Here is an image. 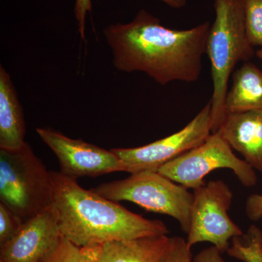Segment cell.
<instances>
[{"label":"cell","instance_id":"cell-1","mask_svg":"<svg viewBox=\"0 0 262 262\" xmlns=\"http://www.w3.org/2000/svg\"><path fill=\"white\" fill-rule=\"evenodd\" d=\"M210 28L208 21L186 30L167 28L141 9L129 23L108 26L103 35L117 70L144 72L165 85L199 80Z\"/></svg>","mask_w":262,"mask_h":262},{"label":"cell","instance_id":"cell-2","mask_svg":"<svg viewBox=\"0 0 262 262\" xmlns=\"http://www.w3.org/2000/svg\"><path fill=\"white\" fill-rule=\"evenodd\" d=\"M51 209L63 237L79 247L101 246L113 241L168 235L167 226L133 213L91 191L77 179L51 171Z\"/></svg>","mask_w":262,"mask_h":262},{"label":"cell","instance_id":"cell-3","mask_svg":"<svg viewBox=\"0 0 262 262\" xmlns=\"http://www.w3.org/2000/svg\"><path fill=\"white\" fill-rule=\"evenodd\" d=\"M213 8L215 18L208 33L206 53L211 61L213 82L212 134L219 130L225 116L229 81L236 65L255 55L246 33L244 0H214Z\"/></svg>","mask_w":262,"mask_h":262},{"label":"cell","instance_id":"cell-4","mask_svg":"<svg viewBox=\"0 0 262 262\" xmlns=\"http://www.w3.org/2000/svg\"><path fill=\"white\" fill-rule=\"evenodd\" d=\"M52 199L51 171L29 143L0 149V203L25 222L51 208Z\"/></svg>","mask_w":262,"mask_h":262},{"label":"cell","instance_id":"cell-5","mask_svg":"<svg viewBox=\"0 0 262 262\" xmlns=\"http://www.w3.org/2000/svg\"><path fill=\"white\" fill-rule=\"evenodd\" d=\"M91 190L110 201H129L146 211L169 215L179 222L184 233L189 232L193 193L158 171L137 172Z\"/></svg>","mask_w":262,"mask_h":262},{"label":"cell","instance_id":"cell-6","mask_svg":"<svg viewBox=\"0 0 262 262\" xmlns=\"http://www.w3.org/2000/svg\"><path fill=\"white\" fill-rule=\"evenodd\" d=\"M222 168L232 170L244 187H254L257 183L254 169L234 155L219 133L211 134L201 145L165 163L158 171L187 189H195L206 184L207 175Z\"/></svg>","mask_w":262,"mask_h":262},{"label":"cell","instance_id":"cell-7","mask_svg":"<svg viewBox=\"0 0 262 262\" xmlns=\"http://www.w3.org/2000/svg\"><path fill=\"white\" fill-rule=\"evenodd\" d=\"M232 199V191L222 180L210 181L194 189L187 239L189 247L208 242L224 253L231 239L244 234L229 216Z\"/></svg>","mask_w":262,"mask_h":262},{"label":"cell","instance_id":"cell-8","mask_svg":"<svg viewBox=\"0 0 262 262\" xmlns=\"http://www.w3.org/2000/svg\"><path fill=\"white\" fill-rule=\"evenodd\" d=\"M211 134V103L209 101L185 127L168 137L139 147L112 150L125 164L127 173L158 171L165 163L201 145Z\"/></svg>","mask_w":262,"mask_h":262},{"label":"cell","instance_id":"cell-9","mask_svg":"<svg viewBox=\"0 0 262 262\" xmlns=\"http://www.w3.org/2000/svg\"><path fill=\"white\" fill-rule=\"evenodd\" d=\"M38 136L56 155L60 172L67 177H96L127 172V167L113 150H106L82 139H73L51 127L37 128Z\"/></svg>","mask_w":262,"mask_h":262},{"label":"cell","instance_id":"cell-10","mask_svg":"<svg viewBox=\"0 0 262 262\" xmlns=\"http://www.w3.org/2000/svg\"><path fill=\"white\" fill-rule=\"evenodd\" d=\"M63 236L51 208L24 222L18 232L0 246V261L46 262Z\"/></svg>","mask_w":262,"mask_h":262},{"label":"cell","instance_id":"cell-11","mask_svg":"<svg viewBox=\"0 0 262 262\" xmlns=\"http://www.w3.org/2000/svg\"><path fill=\"white\" fill-rule=\"evenodd\" d=\"M216 133L254 170L262 171V110L226 113Z\"/></svg>","mask_w":262,"mask_h":262},{"label":"cell","instance_id":"cell-12","mask_svg":"<svg viewBox=\"0 0 262 262\" xmlns=\"http://www.w3.org/2000/svg\"><path fill=\"white\" fill-rule=\"evenodd\" d=\"M168 235L113 241L97 246L96 262H165Z\"/></svg>","mask_w":262,"mask_h":262},{"label":"cell","instance_id":"cell-13","mask_svg":"<svg viewBox=\"0 0 262 262\" xmlns=\"http://www.w3.org/2000/svg\"><path fill=\"white\" fill-rule=\"evenodd\" d=\"M23 108L11 77L0 66V149H18L25 144Z\"/></svg>","mask_w":262,"mask_h":262},{"label":"cell","instance_id":"cell-14","mask_svg":"<svg viewBox=\"0 0 262 262\" xmlns=\"http://www.w3.org/2000/svg\"><path fill=\"white\" fill-rule=\"evenodd\" d=\"M232 84L225 98V115L262 110V72L251 62H245L232 75Z\"/></svg>","mask_w":262,"mask_h":262},{"label":"cell","instance_id":"cell-15","mask_svg":"<svg viewBox=\"0 0 262 262\" xmlns=\"http://www.w3.org/2000/svg\"><path fill=\"white\" fill-rule=\"evenodd\" d=\"M230 257L244 262H262V232L251 225L246 234L236 236L227 251Z\"/></svg>","mask_w":262,"mask_h":262},{"label":"cell","instance_id":"cell-16","mask_svg":"<svg viewBox=\"0 0 262 262\" xmlns=\"http://www.w3.org/2000/svg\"><path fill=\"white\" fill-rule=\"evenodd\" d=\"M96 247H79L63 237L56 251L46 262H96Z\"/></svg>","mask_w":262,"mask_h":262},{"label":"cell","instance_id":"cell-17","mask_svg":"<svg viewBox=\"0 0 262 262\" xmlns=\"http://www.w3.org/2000/svg\"><path fill=\"white\" fill-rule=\"evenodd\" d=\"M244 9L248 41L262 47V0H244Z\"/></svg>","mask_w":262,"mask_h":262},{"label":"cell","instance_id":"cell-18","mask_svg":"<svg viewBox=\"0 0 262 262\" xmlns=\"http://www.w3.org/2000/svg\"><path fill=\"white\" fill-rule=\"evenodd\" d=\"M23 223L8 207L0 203V246L9 241Z\"/></svg>","mask_w":262,"mask_h":262},{"label":"cell","instance_id":"cell-19","mask_svg":"<svg viewBox=\"0 0 262 262\" xmlns=\"http://www.w3.org/2000/svg\"><path fill=\"white\" fill-rule=\"evenodd\" d=\"M165 262H193L192 251L187 239L170 237Z\"/></svg>","mask_w":262,"mask_h":262},{"label":"cell","instance_id":"cell-20","mask_svg":"<svg viewBox=\"0 0 262 262\" xmlns=\"http://www.w3.org/2000/svg\"><path fill=\"white\" fill-rule=\"evenodd\" d=\"M92 11V1L91 0H76L75 5V15L78 26V32L82 39H85V20L88 13Z\"/></svg>","mask_w":262,"mask_h":262},{"label":"cell","instance_id":"cell-21","mask_svg":"<svg viewBox=\"0 0 262 262\" xmlns=\"http://www.w3.org/2000/svg\"><path fill=\"white\" fill-rule=\"evenodd\" d=\"M246 213L248 218L253 222L262 219V195L253 194L247 198L246 203Z\"/></svg>","mask_w":262,"mask_h":262},{"label":"cell","instance_id":"cell-22","mask_svg":"<svg viewBox=\"0 0 262 262\" xmlns=\"http://www.w3.org/2000/svg\"><path fill=\"white\" fill-rule=\"evenodd\" d=\"M222 253L215 246L205 248L193 258V262H225Z\"/></svg>","mask_w":262,"mask_h":262},{"label":"cell","instance_id":"cell-23","mask_svg":"<svg viewBox=\"0 0 262 262\" xmlns=\"http://www.w3.org/2000/svg\"><path fill=\"white\" fill-rule=\"evenodd\" d=\"M160 1L176 9L184 8L187 3V0H160Z\"/></svg>","mask_w":262,"mask_h":262},{"label":"cell","instance_id":"cell-24","mask_svg":"<svg viewBox=\"0 0 262 262\" xmlns=\"http://www.w3.org/2000/svg\"><path fill=\"white\" fill-rule=\"evenodd\" d=\"M256 56H257L259 59L262 60V47L261 49L258 50V51L256 52Z\"/></svg>","mask_w":262,"mask_h":262},{"label":"cell","instance_id":"cell-25","mask_svg":"<svg viewBox=\"0 0 262 262\" xmlns=\"http://www.w3.org/2000/svg\"><path fill=\"white\" fill-rule=\"evenodd\" d=\"M0 262H3V261H0Z\"/></svg>","mask_w":262,"mask_h":262}]
</instances>
